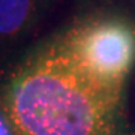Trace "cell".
I'll use <instances>...</instances> for the list:
<instances>
[{
	"label": "cell",
	"mask_w": 135,
	"mask_h": 135,
	"mask_svg": "<svg viewBox=\"0 0 135 135\" xmlns=\"http://www.w3.org/2000/svg\"><path fill=\"white\" fill-rule=\"evenodd\" d=\"M0 75V113L12 135H132L126 86L92 77L54 38Z\"/></svg>",
	"instance_id": "6da1fadb"
},
{
	"label": "cell",
	"mask_w": 135,
	"mask_h": 135,
	"mask_svg": "<svg viewBox=\"0 0 135 135\" xmlns=\"http://www.w3.org/2000/svg\"><path fill=\"white\" fill-rule=\"evenodd\" d=\"M57 44L92 77L126 86L135 68V20L116 11H99L77 18Z\"/></svg>",
	"instance_id": "7a4b0ae2"
},
{
	"label": "cell",
	"mask_w": 135,
	"mask_h": 135,
	"mask_svg": "<svg viewBox=\"0 0 135 135\" xmlns=\"http://www.w3.org/2000/svg\"><path fill=\"white\" fill-rule=\"evenodd\" d=\"M60 0H0V74L56 9Z\"/></svg>",
	"instance_id": "3957f363"
},
{
	"label": "cell",
	"mask_w": 135,
	"mask_h": 135,
	"mask_svg": "<svg viewBox=\"0 0 135 135\" xmlns=\"http://www.w3.org/2000/svg\"><path fill=\"white\" fill-rule=\"evenodd\" d=\"M0 135H12L9 125H8V122H6V119L3 117L2 113H0Z\"/></svg>",
	"instance_id": "277c9868"
},
{
	"label": "cell",
	"mask_w": 135,
	"mask_h": 135,
	"mask_svg": "<svg viewBox=\"0 0 135 135\" xmlns=\"http://www.w3.org/2000/svg\"><path fill=\"white\" fill-rule=\"evenodd\" d=\"M102 2H113V0H102Z\"/></svg>",
	"instance_id": "5b68a950"
},
{
	"label": "cell",
	"mask_w": 135,
	"mask_h": 135,
	"mask_svg": "<svg viewBox=\"0 0 135 135\" xmlns=\"http://www.w3.org/2000/svg\"><path fill=\"white\" fill-rule=\"evenodd\" d=\"M132 135H134V134H132Z\"/></svg>",
	"instance_id": "8992f818"
}]
</instances>
